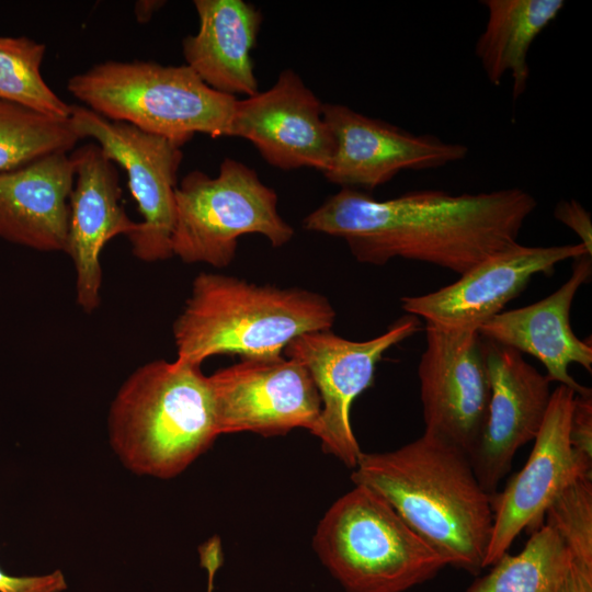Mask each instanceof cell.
<instances>
[{
  "instance_id": "cell-21",
  "label": "cell",
  "mask_w": 592,
  "mask_h": 592,
  "mask_svg": "<svg viewBox=\"0 0 592 592\" xmlns=\"http://www.w3.org/2000/svg\"><path fill=\"white\" fill-rule=\"evenodd\" d=\"M488 18L475 45L488 80L499 86L510 72L514 99L530 78L528 50L536 37L558 16L563 0H483Z\"/></svg>"
},
{
  "instance_id": "cell-22",
  "label": "cell",
  "mask_w": 592,
  "mask_h": 592,
  "mask_svg": "<svg viewBox=\"0 0 592 592\" xmlns=\"http://www.w3.org/2000/svg\"><path fill=\"white\" fill-rule=\"evenodd\" d=\"M569 563L561 538L543 523L517 555L504 553L465 592H559Z\"/></svg>"
},
{
  "instance_id": "cell-29",
  "label": "cell",
  "mask_w": 592,
  "mask_h": 592,
  "mask_svg": "<svg viewBox=\"0 0 592 592\" xmlns=\"http://www.w3.org/2000/svg\"><path fill=\"white\" fill-rule=\"evenodd\" d=\"M559 592H592V565L570 560Z\"/></svg>"
},
{
  "instance_id": "cell-6",
  "label": "cell",
  "mask_w": 592,
  "mask_h": 592,
  "mask_svg": "<svg viewBox=\"0 0 592 592\" xmlns=\"http://www.w3.org/2000/svg\"><path fill=\"white\" fill-rule=\"evenodd\" d=\"M312 543L346 592H405L447 566L383 497L362 485L328 509Z\"/></svg>"
},
{
  "instance_id": "cell-4",
  "label": "cell",
  "mask_w": 592,
  "mask_h": 592,
  "mask_svg": "<svg viewBox=\"0 0 592 592\" xmlns=\"http://www.w3.org/2000/svg\"><path fill=\"white\" fill-rule=\"evenodd\" d=\"M109 441L133 474L170 479L219 435L208 376L201 365L156 360L121 385L107 415Z\"/></svg>"
},
{
  "instance_id": "cell-1",
  "label": "cell",
  "mask_w": 592,
  "mask_h": 592,
  "mask_svg": "<svg viewBox=\"0 0 592 592\" xmlns=\"http://www.w3.org/2000/svg\"><path fill=\"white\" fill-rule=\"evenodd\" d=\"M536 206V198L520 187L458 195L421 190L385 201L342 187L303 227L344 239L361 263L383 265L401 258L460 275L519 243Z\"/></svg>"
},
{
  "instance_id": "cell-27",
  "label": "cell",
  "mask_w": 592,
  "mask_h": 592,
  "mask_svg": "<svg viewBox=\"0 0 592 592\" xmlns=\"http://www.w3.org/2000/svg\"><path fill=\"white\" fill-rule=\"evenodd\" d=\"M67 588L61 571L32 577H14L0 568V592H61Z\"/></svg>"
},
{
  "instance_id": "cell-26",
  "label": "cell",
  "mask_w": 592,
  "mask_h": 592,
  "mask_svg": "<svg viewBox=\"0 0 592 592\" xmlns=\"http://www.w3.org/2000/svg\"><path fill=\"white\" fill-rule=\"evenodd\" d=\"M569 439L572 448L592 460V392L574 395Z\"/></svg>"
},
{
  "instance_id": "cell-3",
  "label": "cell",
  "mask_w": 592,
  "mask_h": 592,
  "mask_svg": "<svg viewBox=\"0 0 592 592\" xmlns=\"http://www.w3.org/2000/svg\"><path fill=\"white\" fill-rule=\"evenodd\" d=\"M334 320L335 310L321 294L203 272L194 278L172 333L177 360L202 365L219 354L281 356L292 340L329 330Z\"/></svg>"
},
{
  "instance_id": "cell-28",
  "label": "cell",
  "mask_w": 592,
  "mask_h": 592,
  "mask_svg": "<svg viewBox=\"0 0 592 592\" xmlns=\"http://www.w3.org/2000/svg\"><path fill=\"white\" fill-rule=\"evenodd\" d=\"M557 220L569 227L580 238L587 252L592 255V221L588 210L576 200L560 201L554 210Z\"/></svg>"
},
{
  "instance_id": "cell-15",
  "label": "cell",
  "mask_w": 592,
  "mask_h": 592,
  "mask_svg": "<svg viewBox=\"0 0 592 592\" xmlns=\"http://www.w3.org/2000/svg\"><path fill=\"white\" fill-rule=\"evenodd\" d=\"M322 106L301 78L285 69L269 90L237 99L229 137L248 139L277 169L305 167L323 173L334 152V139Z\"/></svg>"
},
{
  "instance_id": "cell-19",
  "label": "cell",
  "mask_w": 592,
  "mask_h": 592,
  "mask_svg": "<svg viewBox=\"0 0 592 592\" xmlns=\"http://www.w3.org/2000/svg\"><path fill=\"white\" fill-rule=\"evenodd\" d=\"M67 153L0 173V238L42 252H65L75 182Z\"/></svg>"
},
{
  "instance_id": "cell-8",
  "label": "cell",
  "mask_w": 592,
  "mask_h": 592,
  "mask_svg": "<svg viewBox=\"0 0 592 592\" xmlns=\"http://www.w3.org/2000/svg\"><path fill=\"white\" fill-rule=\"evenodd\" d=\"M69 119L79 139L92 138L127 174L143 218L128 237L134 257L148 263L173 257L171 236L181 147L130 124L110 121L86 106L72 105Z\"/></svg>"
},
{
  "instance_id": "cell-23",
  "label": "cell",
  "mask_w": 592,
  "mask_h": 592,
  "mask_svg": "<svg viewBox=\"0 0 592 592\" xmlns=\"http://www.w3.org/2000/svg\"><path fill=\"white\" fill-rule=\"evenodd\" d=\"M78 140L69 118L0 99V173L54 152L72 151Z\"/></svg>"
},
{
  "instance_id": "cell-12",
  "label": "cell",
  "mask_w": 592,
  "mask_h": 592,
  "mask_svg": "<svg viewBox=\"0 0 592 592\" xmlns=\"http://www.w3.org/2000/svg\"><path fill=\"white\" fill-rule=\"evenodd\" d=\"M425 342L418 367L424 431L442 436L470 457L490 399L485 340L478 330H446L425 323Z\"/></svg>"
},
{
  "instance_id": "cell-13",
  "label": "cell",
  "mask_w": 592,
  "mask_h": 592,
  "mask_svg": "<svg viewBox=\"0 0 592 592\" xmlns=\"http://www.w3.org/2000/svg\"><path fill=\"white\" fill-rule=\"evenodd\" d=\"M322 113L334 139L323 175L345 189L373 190L401 171L436 169L468 155L463 144L415 135L342 104L325 103Z\"/></svg>"
},
{
  "instance_id": "cell-10",
  "label": "cell",
  "mask_w": 592,
  "mask_h": 592,
  "mask_svg": "<svg viewBox=\"0 0 592 592\" xmlns=\"http://www.w3.org/2000/svg\"><path fill=\"white\" fill-rule=\"evenodd\" d=\"M218 434L264 436L303 428L314 434L321 399L309 372L283 355L242 358L208 376Z\"/></svg>"
},
{
  "instance_id": "cell-24",
  "label": "cell",
  "mask_w": 592,
  "mask_h": 592,
  "mask_svg": "<svg viewBox=\"0 0 592 592\" xmlns=\"http://www.w3.org/2000/svg\"><path fill=\"white\" fill-rule=\"evenodd\" d=\"M46 46L25 36H0V99L36 112L69 118L66 103L44 80L41 67Z\"/></svg>"
},
{
  "instance_id": "cell-17",
  "label": "cell",
  "mask_w": 592,
  "mask_h": 592,
  "mask_svg": "<svg viewBox=\"0 0 592 592\" xmlns=\"http://www.w3.org/2000/svg\"><path fill=\"white\" fill-rule=\"evenodd\" d=\"M75 182L69 197V225L65 253L76 272V301L86 314L101 303V253L116 236L127 238L137 230L122 202L119 177L115 166L96 143L70 153Z\"/></svg>"
},
{
  "instance_id": "cell-25",
  "label": "cell",
  "mask_w": 592,
  "mask_h": 592,
  "mask_svg": "<svg viewBox=\"0 0 592 592\" xmlns=\"http://www.w3.org/2000/svg\"><path fill=\"white\" fill-rule=\"evenodd\" d=\"M544 517L561 538L570 560L592 565V477L579 478L566 487Z\"/></svg>"
},
{
  "instance_id": "cell-9",
  "label": "cell",
  "mask_w": 592,
  "mask_h": 592,
  "mask_svg": "<svg viewBox=\"0 0 592 592\" xmlns=\"http://www.w3.org/2000/svg\"><path fill=\"white\" fill-rule=\"evenodd\" d=\"M419 330V318L407 314L366 341L348 340L329 329L300 334L285 346L283 354L309 372L321 399L314 435L345 466L354 469L362 453L351 424L353 401L373 384L384 353Z\"/></svg>"
},
{
  "instance_id": "cell-16",
  "label": "cell",
  "mask_w": 592,
  "mask_h": 592,
  "mask_svg": "<svg viewBox=\"0 0 592 592\" xmlns=\"http://www.w3.org/2000/svg\"><path fill=\"white\" fill-rule=\"evenodd\" d=\"M483 340L490 399L480 440L469 458L480 485L493 496L515 453L537 436L548 410L551 382L519 351Z\"/></svg>"
},
{
  "instance_id": "cell-14",
  "label": "cell",
  "mask_w": 592,
  "mask_h": 592,
  "mask_svg": "<svg viewBox=\"0 0 592 592\" xmlns=\"http://www.w3.org/2000/svg\"><path fill=\"white\" fill-rule=\"evenodd\" d=\"M583 254L589 253L580 242L550 247L516 243L476 264L452 284L402 297L401 308L441 329L478 330L519 296L533 276L550 275L558 263Z\"/></svg>"
},
{
  "instance_id": "cell-18",
  "label": "cell",
  "mask_w": 592,
  "mask_h": 592,
  "mask_svg": "<svg viewBox=\"0 0 592 592\" xmlns=\"http://www.w3.org/2000/svg\"><path fill=\"white\" fill-rule=\"evenodd\" d=\"M572 273L558 289L528 306L501 311L479 328L488 340L510 346L537 358L547 371L550 382H558L576 395L591 391L569 373L572 363L592 372V346L579 339L570 325V310L579 288L592 274V257L573 259Z\"/></svg>"
},
{
  "instance_id": "cell-11",
  "label": "cell",
  "mask_w": 592,
  "mask_h": 592,
  "mask_svg": "<svg viewBox=\"0 0 592 592\" xmlns=\"http://www.w3.org/2000/svg\"><path fill=\"white\" fill-rule=\"evenodd\" d=\"M574 390L558 385L528 459L522 469L492 496L493 522L483 569L509 551L525 530L544 523L546 509L570 483L592 477V460L578 454L569 439Z\"/></svg>"
},
{
  "instance_id": "cell-7",
  "label": "cell",
  "mask_w": 592,
  "mask_h": 592,
  "mask_svg": "<svg viewBox=\"0 0 592 592\" xmlns=\"http://www.w3.org/2000/svg\"><path fill=\"white\" fill-rule=\"evenodd\" d=\"M262 235L282 247L294 229L277 212V195L247 164L225 158L217 177L194 170L175 190L172 254L185 263L228 266L239 237Z\"/></svg>"
},
{
  "instance_id": "cell-20",
  "label": "cell",
  "mask_w": 592,
  "mask_h": 592,
  "mask_svg": "<svg viewBox=\"0 0 592 592\" xmlns=\"http://www.w3.org/2000/svg\"><path fill=\"white\" fill-rule=\"evenodd\" d=\"M198 31L182 42L186 66L209 88L246 98L257 94L251 52L262 13L243 0H195Z\"/></svg>"
},
{
  "instance_id": "cell-30",
  "label": "cell",
  "mask_w": 592,
  "mask_h": 592,
  "mask_svg": "<svg viewBox=\"0 0 592 592\" xmlns=\"http://www.w3.org/2000/svg\"><path fill=\"white\" fill-rule=\"evenodd\" d=\"M163 1H138L135 4V14L138 22H147L152 14L163 5Z\"/></svg>"
},
{
  "instance_id": "cell-2",
  "label": "cell",
  "mask_w": 592,
  "mask_h": 592,
  "mask_svg": "<svg viewBox=\"0 0 592 592\" xmlns=\"http://www.w3.org/2000/svg\"><path fill=\"white\" fill-rule=\"evenodd\" d=\"M351 479L383 497L447 566L475 576L483 569L492 496L463 449L424 431L394 451L362 452Z\"/></svg>"
},
{
  "instance_id": "cell-5",
  "label": "cell",
  "mask_w": 592,
  "mask_h": 592,
  "mask_svg": "<svg viewBox=\"0 0 592 592\" xmlns=\"http://www.w3.org/2000/svg\"><path fill=\"white\" fill-rule=\"evenodd\" d=\"M69 93L86 107L182 147L195 134L229 137L236 96L204 83L186 65L107 60L73 75Z\"/></svg>"
}]
</instances>
